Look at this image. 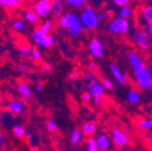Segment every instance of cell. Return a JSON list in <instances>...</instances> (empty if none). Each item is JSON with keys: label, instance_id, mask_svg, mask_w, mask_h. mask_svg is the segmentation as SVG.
<instances>
[{"label": "cell", "instance_id": "obj_1", "mask_svg": "<svg viewBox=\"0 0 152 151\" xmlns=\"http://www.w3.org/2000/svg\"><path fill=\"white\" fill-rule=\"evenodd\" d=\"M131 68L133 70V75L136 85L140 89H150L152 85V71L149 67L146 66L142 58L134 51H131L128 54Z\"/></svg>", "mask_w": 152, "mask_h": 151}, {"label": "cell", "instance_id": "obj_2", "mask_svg": "<svg viewBox=\"0 0 152 151\" xmlns=\"http://www.w3.org/2000/svg\"><path fill=\"white\" fill-rule=\"evenodd\" d=\"M131 41L140 51H147L150 49L151 43V36L148 34L145 28L138 26L131 32Z\"/></svg>", "mask_w": 152, "mask_h": 151}, {"label": "cell", "instance_id": "obj_3", "mask_svg": "<svg viewBox=\"0 0 152 151\" xmlns=\"http://www.w3.org/2000/svg\"><path fill=\"white\" fill-rule=\"evenodd\" d=\"M83 77L86 81V84H85L86 89H87V91L92 95V98L97 97V96H102V95H104L106 87L104 86L102 81L98 80V78L95 76L94 73L88 72V73L83 74Z\"/></svg>", "mask_w": 152, "mask_h": 151}, {"label": "cell", "instance_id": "obj_4", "mask_svg": "<svg viewBox=\"0 0 152 151\" xmlns=\"http://www.w3.org/2000/svg\"><path fill=\"white\" fill-rule=\"evenodd\" d=\"M79 19L83 28L87 30H95L96 28H98L100 21L98 18V13L95 11L92 5L88 4L83 7V11L79 15Z\"/></svg>", "mask_w": 152, "mask_h": 151}, {"label": "cell", "instance_id": "obj_5", "mask_svg": "<svg viewBox=\"0 0 152 151\" xmlns=\"http://www.w3.org/2000/svg\"><path fill=\"white\" fill-rule=\"evenodd\" d=\"M130 29L131 23L129 19L121 16L114 17L108 24V31L112 34H117V35H125L130 31Z\"/></svg>", "mask_w": 152, "mask_h": 151}, {"label": "cell", "instance_id": "obj_6", "mask_svg": "<svg viewBox=\"0 0 152 151\" xmlns=\"http://www.w3.org/2000/svg\"><path fill=\"white\" fill-rule=\"evenodd\" d=\"M137 22L140 26L145 28L150 36L152 37V4L142 7L137 13Z\"/></svg>", "mask_w": 152, "mask_h": 151}, {"label": "cell", "instance_id": "obj_7", "mask_svg": "<svg viewBox=\"0 0 152 151\" xmlns=\"http://www.w3.org/2000/svg\"><path fill=\"white\" fill-rule=\"evenodd\" d=\"M32 38L33 40L37 43L39 47L41 48H50L52 45H54L55 43V38L54 36H52L50 33H45L38 29L35 30L32 34Z\"/></svg>", "mask_w": 152, "mask_h": 151}, {"label": "cell", "instance_id": "obj_8", "mask_svg": "<svg viewBox=\"0 0 152 151\" xmlns=\"http://www.w3.org/2000/svg\"><path fill=\"white\" fill-rule=\"evenodd\" d=\"M111 139L113 144L118 148H123V147L127 146L129 142L128 135L119 128H114L111 131Z\"/></svg>", "mask_w": 152, "mask_h": 151}, {"label": "cell", "instance_id": "obj_9", "mask_svg": "<svg viewBox=\"0 0 152 151\" xmlns=\"http://www.w3.org/2000/svg\"><path fill=\"white\" fill-rule=\"evenodd\" d=\"M88 50L90 54L95 58H100L104 56V48L102 43L97 38H93L89 41L88 43Z\"/></svg>", "mask_w": 152, "mask_h": 151}, {"label": "cell", "instance_id": "obj_10", "mask_svg": "<svg viewBox=\"0 0 152 151\" xmlns=\"http://www.w3.org/2000/svg\"><path fill=\"white\" fill-rule=\"evenodd\" d=\"M77 23H80V19L74 13H66L58 19V24L64 29H69Z\"/></svg>", "mask_w": 152, "mask_h": 151}, {"label": "cell", "instance_id": "obj_11", "mask_svg": "<svg viewBox=\"0 0 152 151\" xmlns=\"http://www.w3.org/2000/svg\"><path fill=\"white\" fill-rule=\"evenodd\" d=\"M33 10L38 16L45 17L51 13V0H38L33 5Z\"/></svg>", "mask_w": 152, "mask_h": 151}, {"label": "cell", "instance_id": "obj_12", "mask_svg": "<svg viewBox=\"0 0 152 151\" xmlns=\"http://www.w3.org/2000/svg\"><path fill=\"white\" fill-rule=\"evenodd\" d=\"M110 71H111L112 75H113V77L115 78L117 83L121 84V85H126L127 81H128V78L125 75V73L121 70L118 65L115 64V62H112L110 65Z\"/></svg>", "mask_w": 152, "mask_h": 151}, {"label": "cell", "instance_id": "obj_13", "mask_svg": "<svg viewBox=\"0 0 152 151\" xmlns=\"http://www.w3.org/2000/svg\"><path fill=\"white\" fill-rule=\"evenodd\" d=\"M97 139V145H98V150L100 151H106L108 149H110L111 147V137H109V135L104 134V133H100L96 137Z\"/></svg>", "mask_w": 152, "mask_h": 151}, {"label": "cell", "instance_id": "obj_14", "mask_svg": "<svg viewBox=\"0 0 152 151\" xmlns=\"http://www.w3.org/2000/svg\"><path fill=\"white\" fill-rule=\"evenodd\" d=\"M64 11V0H51V14L58 17Z\"/></svg>", "mask_w": 152, "mask_h": 151}, {"label": "cell", "instance_id": "obj_15", "mask_svg": "<svg viewBox=\"0 0 152 151\" xmlns=\"http://www.w3.org/2000/svg\"><path fill=\"white\" fill-rule=\"evenodd\" d=\"M9 109H10V112L13 114L22 113L24 110L23 102H22V100H17V99L11 100L9 104Z\"/></svg>", "mask_w": 152, "mask_h": 151}, {"label": "cell", "instance_id": "obj_16", "mask_svg": "<svg viewBox=\"0 0 152 151\" xmlns=\"http://www.w3.org/2000/svg\"><path fill=\"white\" fill-rule=\"evenodd\" d=\"M18 91H19V93L22 95V99H21V100L23 103L28 102V99L32 97L31 90H30V88H28V86L26 85V84H24V83L19 84V85H18Z\"/></svg>", "mask_w": 152, "mask_h": 151}, {"label": "cell", "instance_id": "obj_17", "mask_svg": "<svg viewBox=\"0 0 152 151\" xmlns=\"http://www.w3.org/2000/svg\"><path fill=\"white\" fill-rule=\"evenodd\" d=\"M83 139V132L80 130H73L70 134V142L74 146L79 145Z\"/></svg>", "mask_w": 152, "mask_h": 151}, {"label": "cell", "instance_id": "obj_18", "mask_svg": "<svg viewBox=\"0 0 152 151\" xmlns=\"http://www.w3.org/2000/svg\"><path fill=\"white\" fill-rule=\"evenodd\" d=\"M23 17L24 19H26V21L30 22V23H37L38 22V14L35 12V11H28V10H26V11H24L23 12Z\"/></svg>", "mask_w": 152, "mask_h": 151}, {"label": "cell", "instance_id": "obj_19", "mask_svg": "<svg viewBox=\"0 0 152 151\" xmlns=\"http://www.w3.org/2000/svg\"><path fill=\"white\" fill-rule=\"evenodd\" d=\"M81 131L83 132V134L88 135V136H91L95 133L96 131V125L92 122H88V123H86L83 125V129Z\"/></svg>", "mask_w": 152, "mask_h": 151}, {"label": "cell", "instance_id": "obj_20", "mask_svg": "<svg viewBox=\"0 0 152 151\" xmlns=\"http://www.w3.org/2000/svg\"><path fill=\"white\" fill-rule=\"evenodd\" d=\"M132 15H133V10H132V7H131L129 4L124 5V7H119L118 16L129 19V18H131V17H132Z\"/></svg>", "mask_w": 152, "mask_h": 151}, {"label": "cell", "instance_id": "obj_21", "mask_svg": "<svg viewBox=\"0 0 152 151\" xmlns=\"http://www.w3.org/2000/svg\"><path fill=\"white\" fill-rule=\"evenodd\" d=\"M127 99L130 104H138L140 102V94L136 90H130L127 94Z\"/></svg>", "mask_w": 152, "mask_h": 151}, {"label": "cell", "instance_id": "obj_22", "mask_svg": "<svg viewBox=\"0 0 152 151\" xmlns=\"http://www.w3.org/2000/svg\"><path fill=\"white\" fill-rule=\"evenodd\" d=\"M138 127L144 130H152V118L144 117L138 120Z\"/></svg>", "mask_w": 152, "mask_h": 151}, {"label": "cell", "instance_id": "obj_23", "mask_svg": "<svg viewBox=\"0 0 152 151\" xmlns=\"http://www.w3.org/2000/svg\"><path fill=\"white\" fill-rule=\"evenodd\" d=\"M70 7H75V9H80V7H85L88 3L89 0H64Z\"/></svg>", "mask_w": 152, "mask_h": 151}, {"label": "cell", "instance_id": "obj_24", "mask_svg": "<svg viewBox=\"0 0 152 151\" xmlns=\"http://www.w3.org/2000/svg\"><path fill=\"white\" fill-rule=\"evenodd\" d=\"M86 149L88 151H97L98 150L97 139H94V137H89L87 143H86Z\"/></svg>", "mask_w": 152, "mask_h": 151}, {"label": "cell", "instance_id": "obj_25", "mask_svg": "<svg viewBox=\"0 0 152 151\" xmlns=\"http://www.w3.org/2000/svg\"><path fill=\"white\" fill-rule=\"evenodd\" d=\"M24 133H26V130H24V128L21 125L14 126V128H13V134H14V136L20 139V137L23 136Z\"/></svg>", "mask_w": 152, "mask_h": 151}, {"label": "cell", "instance_id": "obj_26", "mask_svg": "<svg viewBox=\"0 0 152 151\" xmlns=\"http://www.w3.org/2000/svg\"><path fill=\"white\" fill-rule=\"evenodd\" d=\"M111 16V11L110 10H100L98 12V18H99L100 21H104L107 19L110 18Z\"/></svg>", "mask_w": 152, "mask_h": 151}, {"label": "cell", "instance_id": "obj_27", "mask_svg": "<svg viewBox=\"0 0 152 151\" xmlns=\"http://www.w3.org/2000/svg\"><path fill=\"white\" fill-rule=\"evenodd\" d=\"M40 30L42 32H45V33H50V31L52 30V21H51L50 19L45 20V21L41 24Z\"/></svg>", "mask_w": 152, "mask_h": 151}, {"label": "cell", "instance_id": "obj_28", "mask_svg": "<svg viewBox=\"0 0 152 151\" xmlns=\"http://www.w3.org/2000/svg\"><path fill=\"white\" fill-rule=\"evenodd\" d=\"M13 28L15 30H18V31H22V30L26 29V23H24V21L20 20V19H16L13 22Z\"/></svg>", "mask_w": 152, "mask_h": 151}, {"label": "cell", "instance_id": "obj_29", "mask_svg": "<svg viewBox=\"0 0 152 151\" xmlns=\"http://www.w3.org/2000/svg\"><path fill=\"white\" fill-rule=\"evenodd\" d=\"M47 129L50 132H55L57 130V124L54 119H49L47 122Z\"/></svg>", "mask_w": 152, "mask_h": 151}, {"label": "cell", "instance_id": "obj_30", "mask_svg": "<svg viewBox=\"0 0 152 151\" xmlns=\"http://www.w3.org/2000/svg\"><path fill=\"white\" fill-rule=\"evenodd\" d=\"M102 84H104V86L106 87V89H108V90H112L114 88V83L112 81V79H110V78H108V77H104V79H102Z\"/></svg>", "mask_w": 152, "mask_h": 151}, {"label": "cell", "instance_id": "obj_31", "mask_svg": "<svg viewBox=\"0 0 152 151\" xmlns=\"http://www.w3.org/2000/svg\"><path fill=\"white\" fill-rule=\"evenodd\" d=\"M32 49L28 47H21L19 48V53L22 55V56H28V55H31Z\"/></svg>", "mask_w": 152, "mask_h": 151}, {"label": "cell", "instance_id": "obj_32", "mask_svg": "<svg viewBox=\"0 0 152 151\" xmlns=\"http://www.w3.org/2000/svg\"><path fill=\"white\" fill-rule=\"evenodd\" d=\"M112 3L116 7H124V5H127L130 3V0H111Z\"/></svg>", "mask_w": 152, "mask_h": 151}, {"label": "cell", "instance_id": "obj_33", "mask_svg": "<svg viewBox=\"0 0 152 151\" xmlns=\"http://www.w3.org/2000/svg\"><path fill=\"white\" fill-rule=\"evenodd\" d=\"M31 56H32V58L35 59V60H39V59L41 58V52L37 49H32Z\"/></svg>", "mask_w": 152, "mask_h": 151}, {"label": "cell", "instance_id": "obj_34", "mask_svg": "<svg viewBox=\"0 0 152 151\" xmlns=\"http://www.w3.org/2000/svg\"><path fill=\"white\" fill-rule=\"evenodd\" d=\"M88 70L91 73H97L98 72V66L94 62H89L88 64Z\"/></svg>", "mask_w": 152, "mask_h": 151}, {"label": "cell", "instance_id": "obj_35", "mask_svg": "<svg viewBox=\"0 0 152 151\" xmlns=\"http://www.w3.org/2000/svg\"><path fill=\"white\" fill-rule=\"evenodd\" d=\"M21 3H22V0H9V5L7 7L14 9V7H19Z\"/></svg>", "mask_w": 152, "mask_h": 151}, {"label": "cell", "instance_id": "obj_36", "mask_svg": "<svg viewBox=\"0 0 152 151\" xmlns=\"http://www.w3.org/2000/svg\"><path fill=\"white\" fill-rule=\"evenodd\" d=\"M93 102H94L95 105H97V106H102V105H104V95H102V96L94 97V98H93Z\"/></svg>", "mask_w": 152, "mask_h": 151}, {"label": "cell", "instance_id": "obj_37", "mask_svg": "<svg viewBox=\"0 0 152 151\" xmlns=\"http://www.w3.org/2000/svg\"><path fill=\"white\" fill-rule=\"evenodd\" d=\"M91 98H92V95H91L88 91H87V92H83V94H81V99H83V102L89 103L91 100Z\"/></svg>", "mask_w": 152, "mask_h": 151}, {"label": "cell", "instance_id": "obj_38", "mask_svg": "<svg viewBox=\"0 0 152 151\" xmlns=\"http://www.w3.org/2000/svg\"><path fill=\"white\" fill-rule=\"evenodd\" d=\"M42 71L43 73L45 74H49L51 72V65L48 64V62H45V64L42 65Z\"/></svg>", "mask_w": 152, "mask_h": 151}, {"label": "cell", "instance_id": "obj_39", "mask_svg": "<svg viewBox=\"0 0 152 151\" xmlns=\"http://www.w3.org/2000/svg\"><path fill=\"white\" fill-rule=\"evenodd\" d=\"M17 69H18V71H20V72H26L28 70V67L24 64H19V65H17Z\"/></svg>", "mask_w": 152, "mask_h": 151}, {"label": "cell", "instance_id": "obj_40", "mask_svg": "<svg viewBox=\"0 0 152 151\" xmlns=\"http://www.w3.org/2000/svg\"><path fill=\"white\" fill-rule=\"evenodd\" d=\"M70 79L72 80V81H77V79H78V73L76 71H73L70 73Z\"/></svg>", "mask_w": 152, "mask_h": 151}, {"label": "cell", "instance_id": "obj_41", "mask_svg": "<svg viewBox=\"0 0 152 151\" xmlns=\"http://www.w3.org/2000/svg\"><path fill=\"white\" fill-rule=\"evenodd\" d=\"M91 2L93 3V5L96 7H99L102 5V3L104 2V0H90Z\"/></svg>", "mask_w": 152, "mask_h": 151}, {"label": "cell", "instance_id": "obj_42", "mask_svg": "<svg viewBox=\"0 0 152 151\" xmlns=\"http://www.w3.org/2000/svg\"><path fill=\"white\" fill-rule=\"evenodd\" d=\"M35 90L37 91V92H41V91L43 90V86L41 85V84H37L35 87Z\"/></svg>", "mask_w": 152, "mask_h": 151}, {"label": "cell", "instance_id": "obj_43", "mask_svg": "<svg viewBox=\"0 0 152 151\" xmlns=\"http://www.w3.org/2000/svg\"><path fill=\"white\" fill-rule=\"evenodd\" d=\"M1 7H7L9 5V0H0Z\"/></svg>", "mask_w": 152, "mask_h": 151}, {"label": "cell", "instance_id": "obj_44", "mask_svg": "<svg viewBox=\"0 0 152 151\" xmlns=\"http://www.w3.org/2000/svg\"><path fill=\"white\" fill-rule=\"evenodd\" d=\"M2 144H3V134L1 132H0V148H1Z\"/></svg>", "mask_w": 152, "mask_h": 151}, {"label": "cell", "instance_id": "obj_45", "mask_svg": "<svg viewBox=\"0 0 152 151\" xmlns=\"http://www.w3.org/2000/svg\"><path fill=\"white\" fill-rule=\"evenodd\" d=\"M24 135H26V137H28V139H31V137H32V133H31V132H28V131H26Z\"/></svg>", "mask_w": 152, "mask_h": 151}, {"label": "cell", "instance_id": "obj_46", "mask_svg": "<svg viewBox=\"0 0 152 151\" xmlns=\"http://www.w3.org/2000/svg\"><path fill=\"white\" fill-rule=\"evenodd\" d=\"M150 58L152 59V45H151V47H150Z\"/></svg>", "mask_w": 152, "mask_h": 151}, {"label": "cell", "instance_id": "obj_47", "mask_svg": "<svg viewBox=\"0 0 152 151\" xmlns=\"http://www.w3.org/2000/svg\"><path fill=\"white\" fill-rule=\"evenodd\" d=\"M2 98H3V95H2V93H1V91H0V102L2 100Z\"/></svg>", "mask_w": 152, "mask_h": 151}, {"label": "cell", "instance_id": "obj_48", "mask_svg": "<svg viewBox=\"0 0 152 151\" xmlns=\"http://www.w3.org/2000/svg\"><path fill=\"white\" fill-rule=\"evenodd\" d=\"M150 90H151V92H152V85H151V87H150Z\"/></svg>", "mask_w": 152, "mask_h": 151}, {"label": "cell", "instance_id": "obj_49", "mask_svg": "<svg viewBox=\"0 0 152 151\" xmlns=\"http://www.w3.org/2000/svg\"><path fill=\"white\" fill-rule=\"evenodd\" d=\"M145 1H146V2H149V1H150V0H145Z\"/></svg>", "mask_w": 152, "mask_h": 151}, {"label": "cell", "instance_id": "obj_50", "mask_svg": "<svg viewBox=\"0 0 152 151\" xmlns=\"http://www.w3.org/2000/svg\"><path fill=\"white\" fill-rule=\"evenodd\" d=\"M0 31H1V26H0Z\"/></svg>", "mask_w": 152, "mask_h": 151}, {"label": "cell", "instance_id": "obj_51", "mask_svg": "<svg viewBox=\"0 0 152 151\" xmlns=\"http://www.w3.org/2000/svg\"><path fill=\"white\" fill-rule=\"evenodd\" d=\"M0 7H1V3H0Z\"/></svg>", "mask_w": 152, "mask_h": 151}]
</instances>
